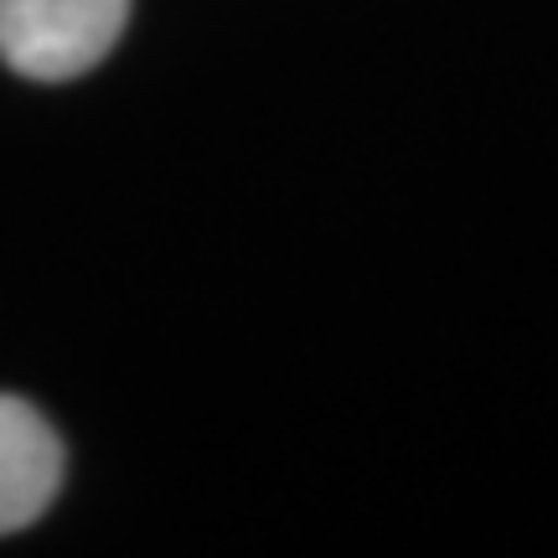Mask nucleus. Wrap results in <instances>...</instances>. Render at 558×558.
<instances>
[{"mask_svg":"<svg viewBox=\"0 0 558 558\" xmlns=\"http://www.w3.org/2000/svg\"><path fill=\"white\" fill-rule=\"evenodd\" d=\"M62 486V439L21 399L0 393V538L21 533L52 507Z\"/></svg>","mask_w":558,"mask_h":558,"instance_id":"obj_2","label":"nucleus"},{"mask_svg":"<svg viewBox=\"0 0 558 558\" xmlns=\"http://www.w3.org/2000/svg\"><path fill=\"white\" fill-rule=\"evenodd\" d=\"M130 0H0V58L37 83H68L114 52Z\"/></svg>","mask_w":558,"mask_h":558,"instance_id":"obj_1","label":"nucleus"}]
</instances>
